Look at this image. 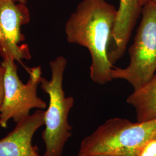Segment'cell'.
Returning <instances> with one entry per match:
<instances>
[{
    "instance_id": "cell-1",
    "label": "cell",
    "mask_w": 156,
    "mask_h": 156,
    "mask_svg": "<svg viewBox=\"0 0 156 156\" xmlns=\"http://www.w3.org/2000/svg\"><path fill=\"white\" fill-rule=\"evenodd\" d=\"M116 14V8L106 0H82L66 24L67 41L89 50L90 76L96 83L112 80L114 66L109 60L108 50Z\"/></svg>"
},
{
    "instance_id": "cell-2",
    "label": "cell",
    "mask_w": 156,
    "mask_h": 156,
    "mask_svg": "<svg viewBox=\"0 0 156 156\" xmlns=\"http://www.w3.org/2000/svg\"><path fill=\"white\" fill-rule=\"evenodd\" d=\"M155 136L156 119L136 123L119 117L110 119L84 138L78 155L136 156L140 148Z\"/></svg>"
},
{
    "instance_id": "cell-3",
    "label": "cell",
    "mask_w": 156,
    "mask_h": 156,
    "mask_svg": "<svg viewBox=\"0 0 156 156\" xmlns=\"http://www.w3.org/2000/svg\"><path fill=\"white\" fill-rule=\"evenodd\" d=\"M67 64L64 57H57L49 62L50 80L41 79V88L49 97V106L45 111V129L42 134L45 145L43 156H62L64 146L72 135V127L68 117L75 100L72 97H66L62 88Z\"/></svg>"
},
{
    "instance_id": "cell-4",
    "label": "cell",
    "mask_w": 156,
    "mask_h": 156,
    "mask_svg": "<svg viewBox=\"0 0 156 156\" xmlns=\"http://www.w3.org/2000/svg\"><path fill=\"white\" fill-rule=\"evenodd\" d=\"M142 19L133 45L129 48V63L124 68L112 69V80H126L134 91L147 83L156 73V5L147 4L141 10Z\"/></svg>"
},
{
    "instance_id": "cell-5",
    "label": "cell",
    "mask_w": 156,
    "mask_h": 156,
    "mask_svg": "<svg viewBox=\"0 0 156 156\" xmlns=\"http://www.w3.org/2000/svg\"><path fill=\"white\" fill-rule=\"evenodd\" d=\"M15 62L7 59L1 62L5 69V97L0 109V126L4 128H6L11 119L17 124L30 115L32 109H44L47 107L45 101L37 94L42 78L41 68H30L28 82L24 84L17 75Z\"/></svg>"
},
{
    "instance_id": "cell-6",
    "label": "cell",
    "mask_w": 156,
    "mask_h": 156,
    "mask_svg": "<svg viewBox=\"0 0 156 156\" xmlns=\"http://www.w3.org/2000/svg\"><path fill=\"white\" fill-rule=\"evenodd\" d=\"M30 20L26 4L14 0H0V54L4 60L20 62L31 58L28 45H20L24 41L21 27Z\"/></svg>"
},
{
    "instance_id": "cell-7",
    "label": "cell",
    "mask_w": 156,
    "mask_h": 156,
    "mask_svg": "<svg viewBox=\"0 0 156 156\" xmlns=\"http://www.w3.org/2000/svg\"><path fill=\"white\" fill-rule=\"evenodd\" d=\"M45 111L38 109L0 140V156H41L32 144L35 132L44 125Z\"/></svg>"
},
{
    "instance_id": "cell-8",
    "label": "cell",
    "mask_w": 156,
    "mask_h": 156,
    "mask_svg": "<svg viewBox=\"0 0 156 156\" xmlns=\"http://www.w3.org/2000/svg\"><path fill=\"white\" fill-rule=\"evenodd\" d=\"M142 8L140 0H119L108 50V58L113 66L124 55Z\"/></svg>"
},
{
    "instance_id": "cell-9",
    "label": "cell",
    "mask_w": 156,
    "mask_h": 156,
    "mask_svg": "<svg viewBox=\"0 0 156 156\" xmlns=\"http://www.w3.org/2000/svg\"><path fill=\"white\" fill-rule=\"evenodd\" d=\"M127 102L135 109L137 122L156 119V73L143 87L129 95Z\"/></svg>"
},
{
    "instance_id": "cell-10",
    "label": "cell",
    "mask_w": 156,
    "mask_h": 156,
    "mask_svg": "<svg viewBox=\"0 0 156 156\" xmlns=\"http://www.w3.org/2000/svg\"><path fill=\"white\" fill-rule=\"evenodd\" d=\"M136 156H156V136L146 142Z\"/></svg>"
},
{
    "instance_id": "cell-11",
    "label": "cell",
    "mask_w": 156,
    "mask_h": 156,
    "mask_svg": "<svg viewBox=\"0 0 156 156\" xmlns=\"http://www.w3.org/2000/svg\"><path fill=\"white\" fill-rule=\"evenodd\" d=\"M4 67L0 64V109L3 104L5 97V86H4Z\"/></svg>"
},
{
    "instance_id": "cell-12",
    "label": "cell",
    "mask_w": 156,
    "mask_h": 156,
    "mask_svg": "<svg viewBox=\"0 0 156 156\" xmlns=\"http://www.w3.org/2000/svg\"><path fill=\"white\" fill-rule=\"evenodd\" d=\"M140 2L142 7L147 4H153L156 5V0H140Z\"/></svg>"
},
{
    "instance_id": "cell-13",
    "label": "cell",
    "mask_w": 156,
    "mask_h": 156,
    "mask_svg": "<svg viewBox=\"0 0 156 156\" xmlns=\"http://www.w3.org/2000/svg\"><path fill=\"white\" fill-rule=\"evenodd\" d=\"M121 156L118 155H114V154H91V155H87V156Z\"/></svg>"
},
{
    "instance_id": "cell-14",
    "label": "cell",
    "mask_w": 156,
    "mask_h": 156,
    "mask_svg": "<svg viewBox=\"0 0 156 156\" xmlns=\"http://www.w3.org/2000/svg\"><path fill=\"white\" fill-rule=\"evenodd\" d=\"M14 1L17 3H21V4H26V5L27 2V0H14Z\"/></svg>"
}]
</instances>
